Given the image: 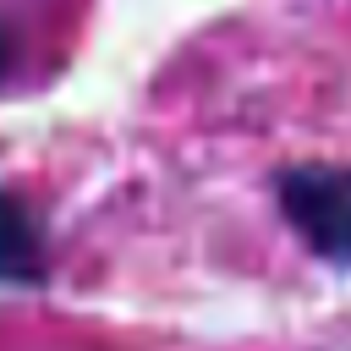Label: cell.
<instances>
[{"instance_id":"obj_2","label":"cell","mask_w":351,"mask_h":351,"mask_svg":"<svg viewBox=\"0 0 351 351\" xmlns=\"http://www.w3.org/2000/svg\"><path fill=\"white\" fill-rule=\"evenodd\" d=\"M49 280V247H44V230L33 219V208L0 186V285H44Z\"/></svg>"},{"instance_id":"obj_3","label":"cell","mask_w":351,"mask_h":351,"mask_svg":"<svg viewBox=\"0 0 351 351\" xmlns=\"http://www.w3.org/2000/svg\"><path fill=\"white\" fill-rule=\"evenodd\" d=\"M11 71H16V33L0 22V82H5Z\"/></svg>"},{"instance_id":"obj_1","label":"cell","mask_w":351,"mask_h":351,"mask_svg":"<svg viewBox=\"0 0 351 351\" xmlns=\"http://www.w3.org/2000/svg\"><path fill=\"white\" fill-rule=\"evenodd\" d=\"M280 214L291 230L324 258V263H351V170L329 159L285 165L274 181Z\"/></svg>"}]
</instances>
